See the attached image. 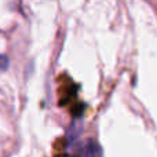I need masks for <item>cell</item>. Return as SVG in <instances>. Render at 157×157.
Wrapping results in <instances>:
<instances>
[{
	"instance_id": "1",
	"label": "cell",
	"mask_w": 157,
	"mask_h": 157,
	"mask_svg": "<svg viewBox=\"0 0 157 157\" xmlns=\"http://www.w3.org/2000/svg\"><path fill=\"white\" fill-rule=\"evenodd\" d=\"M81 157H102V147L94 139H87L81 147Z\"/></svg>"
},
{
	"instance_id": "2",
	"label": "cell",
	"mask_w": 157,
	"mask_h": 157,
	"mask_svg": "<svg viewBox=\"0 0 157 157\" xmlns=\"http://www.w3.org/2000/svg\"><path fill=\"white\" fill-rule=\"evenodd\" d=\"M7 66H8L7 57H4V55H0V72L4 71V69H7Z\"/></svg>"
}]
</instances>
